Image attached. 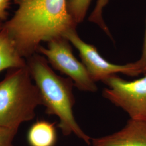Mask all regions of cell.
<instances>
[{
  "label": "cell",
  "instance_id": "cell-9",
  "mask_svg": "<svg viewBox=\"0 0 146 146\" xmlns=\"http://www.w3.org/2000/svg\"><path fill=\"white\" fill-rule=\"evenodd\" d=\"M27 137L30 146H55L58 140L55 123L38 120L31 125Z\"/></svg>",
  "mask_w": 146,
  "mask_h": 146
},
{
  "label": "cell",
  "instance_id": "cell-1",
  "mask_svg": "<svg viewBox=\"0 0 146 146\" xmlns=\"http://www.w3.org/2000/svg\"><path fill=\"white\" fill-rule=\"evenodd\" d=\"M17 9L3 25L21 56L37 53L42 42L64 36L76 29L67 0H15Z\"/></svg>",
  "mask_w": 146,
  "mask_h": 146
},
{
  "label": "cell",
  "instance_id": "cell-3",
  "mask_svg": "<svg viewBox=\"0 0 146 146\" xmlns=\"http://www.w3.org/2000/svg\"><path fill=\"white\" fill-rule=\"evenodd\" d=\"M33 81L27 65L7 70L0 81V127L19 129L34 119L35 110L43 103Z\"/></svg>",
  "mask_w": 146,
  "mask_h": 146
},
{
  "label": "cell",
  "instance_id": "cell-14",
  "mask_svg": "<svg viewBox=\"0 0 146 146\" xmlns=\"http://www.w3.org/2000/svg\"><path fill=\"white\" fill-rule=\"evenodd\" d=\"M9 4L10 0H0V20L3 21L7 18Z\"/></svg>",
  "mask_w": 146,
  "mask_h": 146
},
{
  "label": "cell",
  "instance_id": "cell-8",
  "mask_svg": "<svg viewBox=\"0 0 146 146\" xmlns=\"http://www.w3.org/2000/svg\"><path fill=\"white\" fill-rule=\"evenodd\" d=\"M26 65V60L18 52L14 42L3 27L0 31V72Z\"/></svg>",
  "mask_w": 146,
  "mask_h": 146
},
{
  "label": "cell",
  "instance_id": "cell-5",
  "mask_svg": "<svg viewBox=\"0 0 146 146\" xmlns=\"http://www.w3.org/2000/svg\"><path fill=\"white\" fill-rule=\"evenodd\" d=\"M105 99L123 110L130 119L146 122V74L144 76L128 81L113 75L103 82Z\"/></svg>",
  "mask_w": 146,
  "mask_h": 146
},
{
  "label": "cell",
  "instance_id": "cell-13",
  "mask_svg": "<svg viewBox=\"0 0 146 146\" xmlns=\"http://www.w3.org/2000/svg\"><path fill=\"white\" fill-rule=\"evenodd\" d=\"M18 129L0 127V146H14L13 141Z\"/></svg>",
  "mask_w": 146,
  "mask_h": 146
},
{
  "label": "cell",
  "instance_id": "cell-10",
  "mask_svg": "<svg viewBox=\"0 0 146 146\" xmlns=\"http://www.w3.org/2000/svg\"><path fill=\"white\" fill-rule=\"evenodd\" d=\"M92 1L67 0L68 13L77 25L84 21Z\"/></svg>",
  "mask_w": 146,
  "mask_h": 146
},
{
  "label": "cell",
  "instance_id": "cell-11",
  "mask_svg": "<svg viewBox=\"0 0 146 146\" xmlns=\"http://www.w3.org/2000/svg\"><path fill=\"white\" fill-rule=\"evenodd\" d=\"M109 0H98L94 10L89 17V21L98 25L110 36H111L110 31L104 23L102 18V11Z\"/></svg>",
  "mask_w": 146,
  "mask_h": 146
},
{
  "label": "cell",
  "instance_id": "cell-15",
  "mask_svg": "<svg viewBox=\"0 0 146 146\" xmlns=\"http://www.w3.org/2000/svg\"><path fill=\"white\" fill-rule=\"evenodd\" d=\"M3 25H4V23L3 22V21L0 20V31H1V30L3 29Z\"/></svg>",
  "mask_w": 146,
  "mask_h": 146
},
{
  "label": "cell",
  "instance_id": "cell-4",
  "mask_svg": "<svg viewBox=\"0 0 146 146\" xmlns=\"http://www.w3.org/2000/svg\"><path fill=\"white\" fill-rule=\"evenodd\" d=\"M70 44L64 37H58L48 42L47 47L40 46L37 53L45 57L52 68L70 78L74 86L80 90L96 92V82L90 77L84 64L74 55Z\"/></svg>",
  "mask_w": 146,
  "mask_h": 146
},
{
  "label": "cell",
  "instance_id": "cell-12",
  "mask_svg": "<svg viewBox=\"0 0 146 146\" xmlns=\"http://www.w3.org/2000/svg\"><path fill=\"white\" fill-rule=\"evenodd\" d=\"M131 76H137L141 74H146V27L141 57L135 62L131 63Z\"/></svg>",
  "mask_w": 146,
  "mask_h": 146
},
{
  "label": "cell",
  "instance_id": "cell-6",
  "mask_svg": "<svg viewBox=\"0 0 146 146\" xmlns=\"http://www.w3.org/2000/svg\"><path fill=\"white\" fill-rule=\"evenodd\" d=\"M79 52L81 62L95 82H102L111 76L122 73L131 76V63L124 65L115 64L104 59L93 45L84 41L78 36L76 29L68 32L64 36Z\"/></svg>",
  "mask_w": 146,
  "mask_h": 146
},
{
  "label": "cell",
  "instance_id": "cell-2",
  "mask_svg": "<svg viewBox=\"0 0 146 146\" xmlns=\"http://www.w3.org/2000/svg\"><path fill=\"white\" fill-rule=\"evenodd\" d=\"M26 62L31 78L41 95L43 105L46 107V113L58 117V127L63 135L74 134L90 145V137L81 128L74 115L75 99L73 81L58 75L46 58L37 53L27 58Z\"/></svg>",
  "mask_w": 146,
  "mask_h": 146
},
{
  "label": "cell",
  "instance_id": "cell-7",
  "mask_svg": "<svg viewBox=\"0 0 146 146\" xmlns=\"http://www.w3.org/2000/svg\"><path fill=\"white\" fill-rule=\"evenodd\" d=\"M92 146H146V122L129 120L113 134L92 139Z\"/></svg>",
  "mask_w": 146,
  "mask_h": 146
}]
</instances>
